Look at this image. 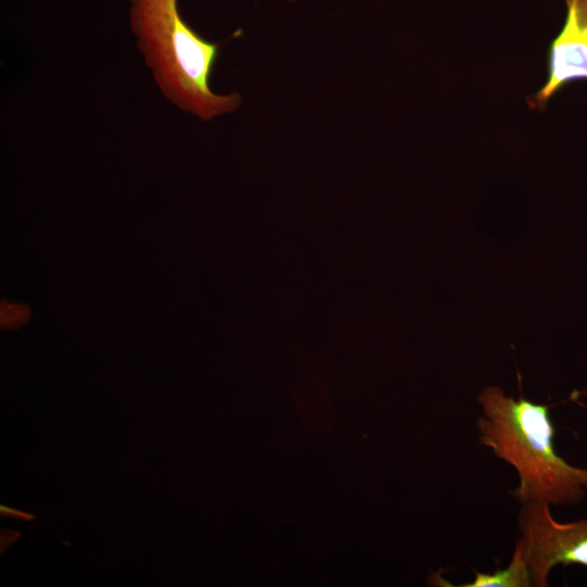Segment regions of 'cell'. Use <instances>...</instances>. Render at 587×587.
<instances>
[{
  "mask_svg": "<svg viewBox=\"0 0 587 587\" xmlns=\"http://www.w3.org/2000/svg\"><path fill=\"white\" fill-rule=\"evenodd\" d=\"M30 311L24 304L2 302L0 309L1 327L15 329L23 326L29 319Z\"/></svg>",
  "mask_w": 587,
  "mask_h": 587,
  "instance_id": "6",
  "label": "cell"
},
{
  "mask_svg": "<svg viewBox=\"0 0 587 587\" xmlns=\"http://www.w3.org/2000/svg\"><path fill=\"white\" fill-rule=\"evenodd\" d=\"M482 415L478 439L517 473L511 495L520 503L555 507L578 504L587 495V467L570 464L553 447L555 429L549 407L520 394L507 396L499 386H487L477 396Z\"/></svg>",
  "mask_w": 587,
  "mask_h": 587,
  "instance_id": "1",
  "label": "cell"
},
{
  "mask_svg": "<svg viewBox=\"0 0 587 587\" xmlns=\"http://www.w3.org/2000/svg\"><path fill=\"white\" fill-rule=\"evenodd\" d=\"M533 586L532 576L522 549L516 542L511 561L504 569L492 573L475 572L474 579L461 587H528Z\"/></svg>",
  "mask_w": 587,
  "mask_h": 587,
  "instance_id": "5",
  "label": "cell"
},
{
  "mask_svg": "<svg viewBox=\"0 0 587 587\" xmlns=\"http://www.w3.org/2000/svg\"><path fill=\"white\" fill-rule=\"evenodd\" d=\"M130 16L146 64L170 101L204 121L239 107L238 93L217 95L210 89L218 47L184 22L177 0H132Z\"/></svg>",
  "mask_w": 587,
  "mask_h": 587,
  "instance_id": "2",
  "label": "cell"
},
{
  "mask_svg": "<svg viewBox=\"0 0 587 587\" xmlns=\"http://www.w3.org/2000/svg\"><path fill=\"white\" fill-rule=\"evenodd\" d=\"M521 549L535 587L549 585L557 565L587 567V520L558 522L547 503L522 504L517 516Z\"/></svg>",
  "mask_w": 587,
  "mask_h": 587,
  "instance_id": "3",
  "label": "cell"
},
{
  "mask_svg": "<svg viewBox=\"0 0 587 587\" xmlns=\"http://www.w3.org/2000/svg\"><path fill=\"white\" fill-rule=\"evenodd\" d=\"M566 15L548 51V78L527 102L544 110L552 96L578 79L587 80V0H564Z\"/></svg>",
  "mask_w": 587,
  "mask_h": 587,
  "instance_id": "4",
  "label": "cell"
}]
</instances>
